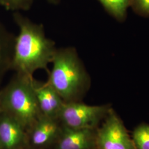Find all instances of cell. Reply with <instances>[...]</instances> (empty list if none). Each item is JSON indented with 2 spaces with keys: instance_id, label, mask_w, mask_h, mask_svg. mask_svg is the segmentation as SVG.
Wrapping results in <instances>:
<instances>
[{
  "instance_id": "5bb4252c",
  "label": "cell",
  "mask_w": 149,
  "mask_h": 149,
  "mask_svg": "<svg viewBox=\"0 0 149 149\" xmlns=\"http://www.w3.org/2000/svg\"><path fill=\"white\" fill-rule=\"evenodd\" d=\"M130 7L139 15L149 16V0H131Z\"/></svg>"
},
{
  "instance_id": "ac0fdd59",
  "label": "cell",
  "mask_w": 149,
  "mask_h": 149,
  "mask_svg": "<svg viewBox=\"0 0 149 149\" xmlns=\"http://www.w3.org/2000/svg\"><path fill=\"white\" fill-rule=\"evenodd\" d=\"M0 6H1V0H0Z\"/></svg>"
},
{
  "instance_id": "8992f818",
  "label": "cell",
  "mask_w": 149,
  "mask_h": 149,
  "mask_svg": "<svg viewBox=\"0 0 149 149\" xmlns=\"http://www.w3.org/2000/svg\"><path fill=\"white\" fill-rule=\"evenodd\" d=\"M59 119L42 115L28 132V146L44 149L54 146L61 132Z\"/></svg>"
},
{
  "instance_id": "7a4b0ae2",
  "label": "cell",
  "mask_w": 149,
  "mask_h": 149,
  "mask_svg": "<svg viewBox=\"0 0 149 149\" xmlns=\"http://www.w3.org/2000/svg\"><path fill=\"white\" fill-rule=\"evenodd\" d=\"M48 72V83L65 103L81 101L90 83V77L76 49L58 48Z\"/></svg>"
},
{
  "instance_id": "8fae6325",
  "label": "cell",
  "mask_w": 149,
  "mask_h": 149,
  "mask_svg": "<svg viewBox=\"0 0 149 149\" xmlns=\"http://www.w3.org/2000/svg\"><path fill=\"white\" fill-rule=\"evenodd\" d=\"M110 15L118 21H123L126 17L131 0H98Z\"/></svg>"
},
{
  "instance_id": "7c38bea8",
  "label": "cell",
  "mask_w": 149,
  "mask_h": 149,
  "mask_svg": "<svg viewBox=\"0 0 149 149\" xmlns=\"http://www.w3.org/2000/svg\"><path fill=\"white\" fill-rule=\"evenodd\" d=\"M132 140L135 149H149V124L143 123L136 127Z\"/></svg>"
},
{
  "instance_id": "277c9868",
  "label": "cell",
  "mask_w": 149,
  "mask_h": 149,
  "mask_svg": "<svg viewBox=\"0 0 149 149\" xmlns=\"http://www.w3.org/2000/svg\"><path fill=\"white\" fill-rule=\"evenodd\" d=\"M111 109L108 104L90 106L81 101L64 103L58 119L67 128L96 129Z\"/></svg>"
},
{
  "instance_id": "30bf717a",
  "label": "cell",
  "mask_w": 149,
  "mask_h": 149,
  "mask_svg": "<svg viewBox=\"0 0 149 149\" xmlns=\"http://www.w3.org/2000/svg\"><path fill=\"white\" fill-rule=\"evenodd\" d=\"M15 38L0 21V81L11 70Z\"/></svg>"
},
{
  "instance_id": "2e32d148",
  "label": "cell",
  "mask_w": 149,
  "mask_h": 149,
  "mask_svg": "<svg viewBox=\"0 0 149 149\" xmlns=\"http://www.w3.org/2000/svg\"><path fill=\"white\" fill-rule=\"evenodd\" d=\"M32 149L31 148H29V147H26V148H23V149Z\"/></svg>"
},
{
  "instance_id": "3957f363",
  "label": "cell",
  "mask_w": 149,
  "mask_h": 149,
  "mask_svg": "<svg viewBox=\"0 0 149 149\" xmlns=\"http://www.w3.org/2000/svg\"><path fill=\"white\" fill-rule=\"evenodd\" d=\"M33 77L15 73L0 91L2 112L14 118L28 133L42 114L33 87Z\"/></svg>"
},
{
  "instance_id": "6da1fadb",
  "label": "cell",
  "mask_w": 149,
  "mask_h": 149,
  "mask_svg": "<svg viewBox=\"0 0 149 149\" xmlns=\"http://www.w3.org/2000/svg\"><path fill=\"white\" fill-rule=\"evenodd\" d=\"M13 16L19 32L15 38L11 70L30 77L39 70L48 73L58 49L55 42L47 37L42 24L32 21L19 12H15Z\"/></svg>"
},
{
  "instance_id": "52a82bcc",
  "label": "cell",
  "mask_w": 149,
  "mask_h": 149,
  "mask_svg": "<svg viewBox=\"0 0 149 149\" xmlns=\"http://www.w3.org/2000/svg\"><path fill=\"white\" fill-rule=\"evenodd\" d=\"M0 146L1 149H22L28 146V134L14 118L0 113Z\"/></svg>"
},
{
  "instance_id": "9c48e42d",
  "label": "cell",
  "mask_w": 149,
  "mask_h": 149,
  "mask_svg": "<svg viewBox=\"0 0 149 149\" xmlns=\"http://www.w3.org/2000/svg\"><path fill=\"white\" fill-rule=\"evenodd\" d=\"M38 104L42 115L58 119L64 105V101L48 82L33 80Z\"/></svg>"
},
{
  "instance_id": "9a60e30c",
  "label": "cell",
  "mask_w": 149,
  "mask_h": 149,
  "mask_svg": "<svg viewBox=\"0 0 149 149\" xmlns=\"http://www.w3.org/2000/svg\"><path fill=\"white\" fill-rule=\"evenodd\" d=\"M48 1L49 2L51 3H56L60 1V0H48Z\"/></svg>"
},
{
  "instance_id": "ba28073f",
  "label": "cell",
  "mask_w": 149,
  "mask_h": 149,
  "mask_svg": "<svg viewBox=\"0 0 149 149\" xmlns=\"http://www.w3.org/2000/svg\"><path fill=\"white\" fill-rule=\"evenodd\" d=\"M96 129H72L62 125L55 149H96Z\"/></svg>"
},
{
  "instance_id": "5b68a950",
  "label": "cell",
  "mask_w": 149,
  "mask_h": 149,
  "mask_svg": "<svg viewBox=\"0 0 149 149\" xmlns=\"http://www.w3.org/2000/svg\"><path fill=\"white\" fill-rule=\"evenodd\" d=\"M96 149H135L132 139L112 108L96 129Z\"/></svg>"
},
{
  "instance_id": "4fadbf2b",
  "label": "cell",
  "mask_w": 149,
  "mask_h": 149,
  "mask_svg": "<svg viewBox=\"0 0 149 149\" xmlns=\"http://www.w3.org/2000/svg\"><path fill=\"white\" fill-rule=\"evenodd\" d=\"M1 6L6 10L19 12L20 10L27 11L32 6L33 0H1Z\"/></svg>"
},
{
  "instance_id": "d6986e66",
  "label": "cell",
  "mask_w": 149,
  "mask_h": 149,
  "mask_svg": "<svg viewBox=\"0 0 149 149\" xmlns=\"http://www.w3.org/2000/svg\"><path fill=\"white\" fill-rule=\"evenodd\" d=\"M0 149H1V146H0Z\"/></svg>"
},
{
  "instance_id": "e0dca14e",
  "label": "cell",
  "mask_w": 149,
  "mask_h": 149,
  "mask_svg": "<svg viewBox=\"0 0 149 149\" xmlns=\"http://www.w3.org/2000/svg\"><path fill=\"white\" fill-rule=\"evenodd\" d=\"M2 112V109H1V103H0V113Z\"/></svg>"
}]
</instances>
